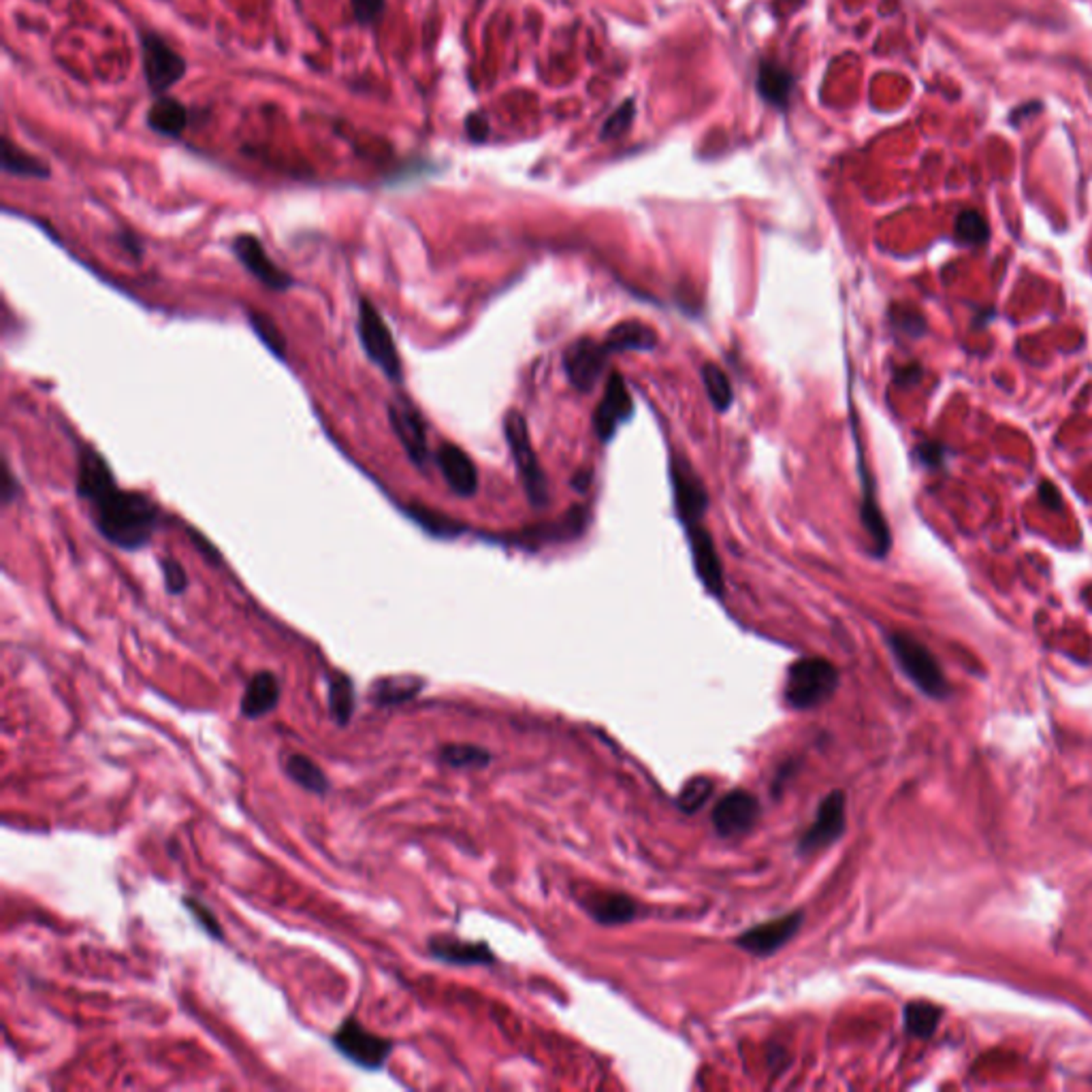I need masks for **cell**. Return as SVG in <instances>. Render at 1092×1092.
<instances>
[{
  "label": "cell",
  "mask_w": 1092,
  "mask_h": 1092,
  "mask_svg": "<svg viewBox=\"0 0 1092 1092\" xmlns=\"http://www.w3.org/2000/svg\"><path fill=\"white\" fill-rule=\"evenodd\" d=\"M94 528L101 536L122 551H139L152 542L163 512L158 504L139 491L113 487L90 504Z\"/></svg>",
  "instance_id": "obj_1"
},
{
  "label": "cell",
  "mask_w": 1092,
  "mask_h": 1092,
  "mask_svg": "<svg viewBox=\"0 0 1092 1092\" xmlns=\"http://www.w3.org/2000/svg\"><path fill=\"white\" fill-rule=\"evenodd\" d=\"M839 670L832 661L805 658L787 668L784 698L789 709L809 711L828 702L839 688Z\"/></svg>",
  "instance_id": "obj_2"
},
{
  "label": "cell",
  "mask_w": 1092,
  "mask_h": 1092,
  "mask_svg": "<svg viewBox=\"0 0 1092 1092\" xmlns=\"http://www.w3.org/2000/svg\"><path fill=\"white\" fill-rule=\"evenodd\" d=\"M887 647H890L898 668L905 672V677L919 691L935 700H946L951 693L944 668L939 666L937 658L917 638L905 634V631H894V634L887 636Z\"/></svg>",
  "instance_id": "obj_3"
},
{
  "label": "cell",
  "mask_w": 1092,
  "mask_h": 1092,
  "mask_svg": "<svg viewBox=\"0 0 1092 1092\" xmlns=\"http://www.w3.org/2000/svg\"><path fill=\"white\" fill-rule=\"evenodd\" d=\"M359 341L366 357L376 366L391 382H401V357L395 344L389 325L384 323L380 309L368 299H361L357 318Z\"/></svg>",
  "instance_id": "obj_4"
},
{
  "label": "cell",
  "mask_w": 1092,
  "mask_h": 1092,
  "mask_svg": "<svg viewBox=\"0 0 1092 1092\" xmlns=\"http://www.w3.org/2000/svg\"><path fill=\"white\" fill-rule=\"evenodd\" d=\"M504 432L528 499L531 501V506L536 508L544 506L546 501H549V487H546V478L538 457L533 453L526 419H523L519 412H508L504 421Z\"/></svg>",
  "instance_id": "obj_5"
},
{
  "label": "cell",
  "mask_w": 1092,
  "mask_h": 1092,
  "mask_svg": "<svg viewBox=\"0 0 1092 1092\" xmlns=\"http://www.w3.org/2000/svg\"><path fill=\"white\" fill-rule=\"evenodd\" d=\"M331 1044L346 1061L368 1069V1072H378L387 1065L395 1047L391 1040L368 1031L357 1018H346L341 1022L339 1029L331 1037Z\"/></svg>",
  "instance_id": "obj_6"
},
{
  "label": "cell",
  "mask_w": 1092,
  "mask_h": 1092,
  "mask_svg": "<svg viewBox=\"0 0 1092 1092\" xmlns=\"http://www.w3.org/2000/svg\"><path fill=\"white\" fill-rule=\"evenodd\" d=\"M759 816H762V807L752 791L732 789L713 807L711 819L720 837L734 839L752 832Z\"/></svg>",
  "instance_id": "obj_7"
},
{
  "label": "cell",
  "mask_w": 1092,
  "mask_h": 1092,
  "mask_svg": "<svg viewBox=\"0 0 1092 1092\" xmlns=\"http://www.w3.org/2000/svg\"><path fill=\"white\" fill-rule=\"evenodd\" d=\"M142 53L147 85L156 94H165L186 75V60L158 35H152V32L144 35Z\"/></svg>",
  "instance_id": "obj_8"
},
{
  "label": "cell",
  "mask_w": 1092,
  "mask_h": 1092,
  "mask_svg": "<svg viewBox=\"0 0 1092 1092\" xmlns=\"http://www.w3.org/2000/svg\"><path fill=\"white\" fill-rule=\"evenodd\" d=\"M802 922H805V912H791L745 930L734 939V944L755 958H768L798 935Z\"/></svg>",
  "instance_id": "obj_9"
},
{
  "label": "cell",
  "mask_w": 1092,
  "mask_h": 1092,
  "mask_svg": "<svg viewBox=\"0 0 1092 1092\" xmlns=\"http://www.w3.org/2000/svg\"><path fill=\"white\" fill-rule=\"evenodd\" d=\"M845 826H848V821H845V794L841 789H834L821 798L816 819L802 832L798 841V851L811 855L823 848H830L834 841L843 837Z\"/></svg>",
  "instance_id": "obj_10"
},
{
  "label": "cell",
  "mask_w": 1092,
  "mask_h": 1092,
  "mask_svg": "<svg viewBox=\"0 0 1092 1092\" xmlns=\"http://www.w3.org/2000/svg\"><path fill=\"white\" fill-rule=\"evenodd\" d=\"M608 348L604 341H597L594 337H581L576 339L572 346H567L563 355V369L567 373V380L572 382V387L589 393L595 382L602 378Z\"/></svg>",
  "instance_id": "obj_11"
},
{
  "label": "cell",
  "mask_w": 1092,
  "mask_h": 1092,
  "mask_svg": "<svg viewBox=\"0 0 1092 1092\" xmlns=\"http://www.w3.org/2000/svg\"><path fill=\"white\" fill-rule=\"evenodd\" d=\"M389 421L405 455L416 467L423 469L430 459V444H427V427L421 412L414 408L412 401L398 400L389 405Z\"/></svg>",
  "instance_id": "obj_12"
},
{
  "label": "cell",
  "mask_w": 1092,
  "mask_h": 1092,
  "mask_svg": "<svg viewBox=\"0 0 1092 1092\" xmlns=\"http://www.w3.org/2000/svg\"><path fill=\"white\" fill-rule=\"evenodd\" d=\"M233 254L245 267V272L254 275L270 291L282 293L293 286V277L270 259L263 241L254 238V235H240V238H235Z\"/></svg>",
  "instance_id": "obj_13"
},
{
  "label": "cell",
  "mask_w": 1092,
  "mask_h": 1092,
  "mask_svg": "<svg viewBox=\"0 0 1092 1092\" xmlns=\"http://www.w3.org/2000/svg\"><path fill=\"white\" fill-rule=\"evenodd\" d=\"M672 491H674V506H677V515L685 528L695 526L704 517L706 508H709V496H706L704 485L700 478L695 476L693 467L683 462V459H672Z\"/></svg>",
  "instance_id": "obj_14"
},
{
  "label": "cell",
  "mask_w": 1092,
  "mask_h": 1092,
  "mask_svg": "<svg viewBox=\"0 0 1092 1092\" xmlns=\"http://www.w3.org/2000/svg\"><path fill=\"white\" fill-rule=\"evenodd\" d=\"M631 412H634V401H631L627 384L619 373H613V376L608 378L604 398L599 401L594 414V430L599 435V440L602 442L613 440V435L617 434L619 427L629 421Z\"/></svg>",
  "instance_id": "obj_15"
},
{
  "label": "cell",
  "mask_w": 1092,
  "mask_h": 1092,
  "mask_svg": "<svg viewBox=\"0 0 1092 1092\" xmlns=\"http://www.w3.org/2000/svg\"><path fill=\"white\" fill-rule=\"evenodd\" d=\"M435 464L440 467L448 489L459 498H472L478 491V469L466 451L455 444H442L435 453Z\"/></svg>",
  "instance_id": "obj_16"
},
{
  "label": "cell",
  "mask_w": 1092,
  "mask_h": 1092,
  "mask_svg": "<svg viewBox=\"0 0 1092 1092\" xmlns=\"http://www.w3.org/2000/svg\"><path fill=\"white\" fill-rule=\"evenodd\" d=\"M688 538L693 555L695 574H698L702 585L706 587V592H711L713 595L720 597L723 594V572L711 533L706 531L700 523H695V526L688 528Z\"/></svg>",
  "instance_id": "obj_17"
},
{
  "label": "cell",
  "mask_w": 1092,
  "mask_h": 1092,
  "mask_svg": "<svg viewBox=\"0 0 1092 1092\" xmlns=\"http://www.w3.org/2000/svg\"><path fill=\"white\" fill-rule=\"evenodd\" d=\"M115 485V478L107 459L96 453L94 448L85 446L80 453V466H78V496L81 499L92 501L105 496L107 491H112Z\"/></svg>",
  "instance_id": "obj_18"
},
{
  "label": "cell",
  "mask_w": 1092,
  "mask_h": 1092,
  "mask_svg": "<svg viewBox=\"0 0 1092 1092\" xmlns=\"http://www.w3.org/2000/svg\"><path fill=\"white\" fill-rule=\"evenodd\" d=\"M432 958L457 967L494 965L496 954L483 941H462L451 937H435L430 941Z\"/></svg>",
  "instance_id": "obj_19"
},
{
  "label": "cell",
  "mask_w": 1092,
  "mask_h": 1092,
  "mask_svg": "<svg viewBox=\"0 0 1092 1092\" xmlns=\"http://www.w3.org/2000/svg\"><path fill=\"white\" fill-rule=\"evenodd\" d=\"M282 688L280 681L270 670H259L252 674L248 681L240 702V713L245 720H261V717L270 715L277 702H280Z\"/></svg>",
  "instance_id": "obj_20"
},
{
  "label": "cell",
  "mask_w": 1092,
  "mask_h": 1092,
  "mask_svg": "<svg viewBox=\"0 0 1092 1092\" xmlns=\"http://www.w3.org/2000/svg\"><path fill=\"white\" fill-rule=\"evenodd\" d=\"M583 907L597 924L604 926L627 924L638 915L634 898L621 892H594L583 898Z\"/></svg>",
  "instance_id": "obj_21"
},
{
  "label": "cell",
  "mask_w": 1092,
  "mask_h": 1092,
  "mask_svg": "<svg viewBox=\"0 0 1092 1092\" xmlns=\"http://www.w3.org/2000/svg\"><path fill=\"white\" fill-rule=\"evenodd\" d=\"M425 690V681L410 674H395L371 683L369 700L376 706H398L414 700Z\"/></svg>",
  "instance_id": "obj_22"
},
{
  "label": "cell",
  "mask_w": 1092,
  "mask_h": 1092,
  "mask_svg": "<svg viewBox=\"0 0 1092 1092\" xmlns=\"http://www.w3.org/2000/svg\"><path fill=\"white\" fill-rule=\"evenodd\" d=\"M147 126L165 137H179L188 124V112L171 96H160L147 110Z\"/></svg>",
  "instance_id": "obj_23"
},
{
  "label": "cell",
  "mask_w": 1092,
  "mask_h": 1092,
  "mask_svg": "<svg viewBox=\"0 0 1092 1092\" xmlns=\"http://www.w3.org/2000/svg\"><path fill=\"white\" fill-rule=\"evenodd\" d=\"M284 773L288 779L295 781L299 787L307 789L309 794L325 796L331 787L329 777L323 773V768H320L312 757H307L304 754H288L284 757Z\"/></svg>",
  "instance_id": "obj_24"
},
{
  "label": "cell",
  "mask_w": 1092,
  "mask_h": 1092,
  "mask_svg": "<svg viewBox=\"0 0 1092 1092\" xmlns=\"http://www.w3.org/2000/svg\"><path fill=\"white\" fill-rule=\"evenodd\" d=\"M606 348L608 352H621V350H651L658 344L656 331L647 327L638 320H627V323H619L608 331L606 336Z\"/></svg>",
  "instance_id": "obj_25"
},
{
  "label": "cell",
  "mask_w": 1092,
  "mask_h": 1092,
  "mask_svg": "<svg viewBox=\"0 0 1092 1092\" xmlns=\"http://www.w3.org/2000/svg\"><path fill=\"white\" fill-rule=\"evenodd\" d=\"M327 700H329V713L334 717V722L337 725H348L357 709L355 683H352L348 674L337 672L329 679Z\"/></svg>",
  "instance_id": "obj_26"
},
{
  "label": "cell",
  "mask_w": 1092,
  "mask_h": 1092,
  "mask_svg": "<svg viewBox=\"0 0 1092 1092\" xmlns=\"http://www.w3.org/2000/svg\"><path fill=\"white\" fill-rule=\"evenodd\" d=\"M864 476V499H862V523L866 531H869V536L875 544V553L883 557L887 551H890V530H887L883 515L880 506H877V499L873 494V485L869 483V478L862 472Z\"/></svg>",
  "instance_id": "obj_27"
},
{
  "label": "cell",
  "mask_w": 1092,
  "mask_h": 1092,
  "mask_svg": "<svg viewBox=\"0 0 1092 1092\" xmlns=\"http://www.w3.org/2000/svg\"><path fill=\"white\" fill-rule=\"evenodd\" d=\"M941 1015H944V1012H941L937 1005L919 1003V1001L909 1003L903 1012L905 1031L912 1037H917V1040H928V1037L935 1035Z\"/></svg>",
  "instance_id": "obj_28"
},
{
  "label": "cell",
  "mask_w": 1092,
  "mask_h": 1092,
  "mask_svg": "<svg viewBox=\"0 0 1092 1092\" xmlns=\"http://www.w3.org/2000/svg\"><path fill=\"white\" fill-rule=\"evenodd\" d=\"M3 169L11 176L41 177V179L49 177V167L46 163H41L39 158L26 154L24 149L11 144V139L7 137L3 142Z\"/></svg>",
  "instance_id": "obj_29"
},
{
  "label": "cell",
  "mask_w": 1092,
  "mask_h": 1092,
  "mask_svg": "<svg viewBox=\"0 0 1092 1092\" xmlns=\"http://www.w3.org/2000/svg\"><path fill=\"white\" fill-rule=\"evenodd\" d=\"M405 515H408L416 523V526H421L427 533H432V536H435V538L451 540V538H457L459 533L466 530L462 523H457L455 519L442 515V512H435V510H430L425 506L405 508Z\"/></svg>",
  "instance_id": "obj_30"
},
{
  "label": "cell",
  "mask_w": 1092,
  "mask_h": 1092,
  "mask_svg": "<svg viewBox=\"0 0 1092 1092\" xmlns=\"http://www.w3.org/2000/svg\"><path fill=\"white\" fill-rule=\"evenodd\" d=\"M494 755L489 749L467 743H453L440 749V762L451 768H487Z\"/></svg>",
  "instance_id": "obj_31"
},
{
  "label": "cell",
  "mask_w": 1092,
  "mask_h": 1092,
  "mask_svg": "<svg viewBox=\"0 0 1092 1092\" xmlns=\"http://www.w3.org/2000/svg\"><path fill=\"white\" fill-rule=\"evenodd\" d=\"M757 88L766 101L775 105H786L791 92V75L777 64H762L757 73Z\"/></svg>",
  "instance_id": "obj_32"
},
{
  "label": "cell",
  "mask_w": 1092,
  "mask_h": 1092,
  "mask_svg": "<svg viewBox=\"0 0 1092 1092\" xmlns=\"http://www.w3.org/2000/svg\"><path fill=\"white\" fill-rule=\"evenodd\" d=\"M702 382H704L706 395H709V400L717 410L723 412V410L730 408L732 400H734V391H732L730 378L725 376V371L720 366H715V363H706V366L702 368Z\"/></svg>",
  "instance_id": "obj_33"
},
{
  "label": "cell",
  "mask_w": 1092,
  "mask_h": 1092,
  "mask_svg": "<svg viewBox=\"0 0 1092 1092\" xmlns=\"http://www.w3.org/2000/svg\"><path fill=\"white\" fill-rule=\"evenodd\" d=\"M248 323L254 329L256 337H259L265 344V348L280 361H284L286 359V337L280 331V327H277L270 316L263 314V312H254V309H250V312H248Z\"/></svg>",
  "instance_id": "obj_34"
},
{
  "label": "cell",
  "mask_w": 1092,
  "mask_h": 1092,
  "mask_svg": "<svg viewBox=\"0 0 1092 1092\" xmlns=\"http://www.w3.org/2000/svg\"><path fill=\"white\" fill-rule=\"evenodd\" d=\"M713 789H715V784L711 779L695 777V779L688 781L685 787L681 789L677 805L683 813H690V816H691V813H698L706 805V802H709V798L713 796Z\"/></svg>",
  "instance_id": "obj_35"
},
{
  "label": "cell",
  "mask_w": 1092,
  "mask_h": 1092,
  "mask_svg": "<svg viewBox=\"0 0 1092 1092\" xmlns=\"http://www.w3.org/2000/svg\"><path fill=\"white\" fill-rule=\"evenodd\" d=\"M988 224L978 211L967 209L956 218V235L962 243L978 245L988 240Z\"/></svg>",
  "instance_id": "obj_36"
},
{
  "label": "cell",
  "mask_w": 1092,
  "mask_h": 1092,
  "mask_svg": "<svg viewBox=\"0 0 1092 1092\" xmlns=\"http://www.w3.org/2000/svg\"><path fill=\"white\" fill-rule=\"evenodd\" d=\"M181 903H184L186 912L197 919V924H199L203 930H206V933H208L209 937H213L216 941H222L224 930H222V926L218 924L216 915L211 914V909H209L208 905H203L201 901H197V898H192V896H184V898H181Z\"/></svg>",
  "instance_id": "obj_37"
},
{
  "label": "cell",
  "mask_w": 1092,
  "mask_h": 1092,
  "mask_svg": "<svg viewBox=\"0 0 1092 1092\" xmlns=\"http://www.w3.org/2000/svg\"><path fill=\"white\" fill-rule=\"evenodd\" d=\"M160 572H163L165 589L171 595H181L188 589V574L184 570V565L174 560V557L160 560Z\"/></svg>",
  "instance_id": "obj_38"
},
{
  "label": "cell",
  "mask_w": 1092,
  "mask_h": 1092,
  "mask_svg": "<svg viewBox=\"0 0 1092 1092\" xmlns=\"http://www.w3.org/2000/svg\"><path fill=\"white\" fill-rule=\"evenodd\" d=\"M387 9V0H352V14H355L359 24H373L382 11Z\"/></svg>",
  "instance_id": "obj_39"
},
{
  "label": "cell",
  "mask_w": 1092,
  "mask_h": 1092,
  "mask_svg": "<svg viewBox=\"0 0 1092 1092\" xmlns=\"http://www.w3.org/2000/svg\"><path fill=\"white\" fill-rule=\"evenodd\" d=\"M190 533H192V544L197 546V551L201 553L203 560H208V562L213 563V565H220V563H222V557H220L216 546H213L206 536H201V533H197V531L190 530Z\"/></svg>",
  "instance_id": "obj_40"
},
{
  "label": "cell",
  "mask_w": 1092,
  "mask_h": 1092,
  "mask_svg": "<svg viewBox=\"0 0 1092 1092\" xmlns=\"http://www.w3.org/2000/svg\"><path fill=\"white\" fill-rule=\"evenodd\" d=\"M0 487H3V504L9 506L11 501H14V499L17 498V491H19L17 478H16L14 474H11V467H9V466L3 467V485H0Z\"/></svg>",
  "instance_id": "obj_41"
},
{
  "label": "cell",
  "mask_w": 1092,
  "mask_h": 1092,
  "mask_svg": "<svg viewBox=\"0 0 1092 1092\" xmlns=\"http://www.w3.org/2000/svg\"><path fill=\"white\" fill-rule=\"evenodd\" d=\"M467 133H469V137L474 139V142H478V139H485V135L489 133V126H487L483 117L472 115L467 120Z\"/></svg>",
  "instance_id": "obj_42"
},
{
  "label": "cell",
  "mask_w": 1092,
  "mask_h": 1092,
  "mask_svg": "<svg viewBox=\"0 0 1092 1092\" xmlns=\"http://www.w3.org/2000/svg\"><path fill=\"white\" fill-rule=\"evenodd\" d=\"M1040 494H1042L1044 501H1045V506H1050V508H1058V506H1061V496H1058L1056 489H1052L1050 483L1040 485Z\"/></svg>",
  "instance_id": "obj_43"
},
{
  "label": "cell",
  "mask_w": 1092,
  "mask_h": 1092,
  "mask_svg": "<svg viewBox=\"0 0 1092 1092\" xmlns=\"http://www.w3.org/2000/svg\"><path fill=\"white\" fill-rule=\"evenodd\" d=\"M120 245H122V248H124L126 252H131V254L135 256V259H139V256H142V243H139V240L135 238V235L122 233V235H120Z\"/></svg>",
  "instance_id": "obj_44"
}]
</instances>
